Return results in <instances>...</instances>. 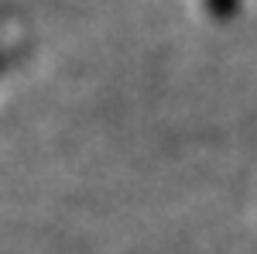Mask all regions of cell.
Listing matches in <instances>:
<instances>
[{
    "instance_id": "6da1fadb",
    "label": "cell",
    "mask_w": 257,
    "mask_h": 254,
    "mask_svg": "<svg viewBox=\"0 0 257 254\" xmlns=\"http://www.w3.org/2000/svg\"><path fill=\"white\" fill-rule=\"evenodd\" d=\"M202 4H206V11H209L216 21H230L233 14H237V7H240V0H202Z\"/></svg>"
},
{
    "instance_id": "7a4b0ae2",
    "label": "cell",
    "mask_w": 257,
    "mask_h": 254,
    "mask_svg": "<svg viewBox=\"0 0 257 254\" xmlns=\"http://www.w3.org/2000/svg\"><path fill=\"white\" fill-rule=\"evenodd\" d=\"M0 65H4V59H0Z\"/></svg>"
}]
</instances>
